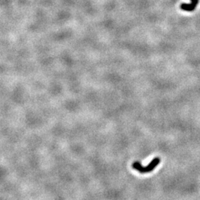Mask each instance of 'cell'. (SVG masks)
<instances>
[{"mask_svg": "<svg viewBox=\"0 0 200 200\" xmlns=\"http://www.w3.org/2000/svg\"><path fill=\"white\" fill-rule=\"evenodd\" d=\"M198 3H199V0H191V4L194 7H197Z\"/></svg>", "mask_w": 200, "mask_h": 200, "instance_id": "obj_2", "label": "cell"}, {"mask_svg": "<svg viewBox=\"0 0 200 200\" xmlns=\"http://www.w3.org/2000/svg\"><path fill=\"white\" fill-rule=\"evenodd\" d=\"M160 163V159L159 157H156L153 160L150 164L147 166H142L140 162H134L132 164V168L134 170H137L141 174H146L150 173L154 170L156 167Z\"/></svg>", "mask_w": 200, "mask_h": 200, "instance_id": "obj_1", "label": "cell"}]
</instances>
